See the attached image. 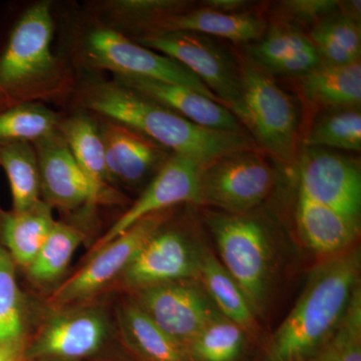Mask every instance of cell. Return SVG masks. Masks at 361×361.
<instances>
[{"label": "cell", "instance_id": "5b68a950", "mask_svg": "<svg viewBox=\"0 0 361 361\" xmlns=\"http://www.w3.org/2000/svg\"><path fill=\"white\" fill-rule=\"evenodd\" d=\"M80 54L92 68L111 71L116 77L183 85L220 103L196 75L174 59L133 42L108 25H97L85 35Z\"/></svg>", "mask_w": 361, "mask_h": 361}, {"label": "cell", "instance_id": "8992f818", "mask_svg": "<svg viewBox=\"0 0 361 361\" xmlns=\"http://www.w3.org/2000/svg\"><path fill=\"white\" fill-rule=\"evenodd\" d=\"M209 227L222 265L236 281L254 312L265 302L272 251L265 228L243 215H214Z\"/></svg>", "mask_w": 361, "mask_h": 361}, {"label": "cell", "instance_id": "7c38bea8", "mask_svg": "<svg viewBox=\"0 0 361 361\" xmlns=\"http://www.w3.org/2000/svg\"><path fill=\"white\" fill-rule=\"evenodd\" d=\"M135 303L166 334L187 348L206 324L221 315L208 294L188 281L137 289Z\"/></svg>", "mask_w": 361, "mask_h": 361}, {"label": "cell", "instance_id": "d6a6232c", "mask_svg": "<svg viewBox=\"0 0 361 361\" xmlns=\"http://www.w3.org/2000/svg\"><path fill=\"white\" fill-rule=\"evenodd\" d=\"M308 361H361V292L358 286L348 310L329 341Z\"/></svg>", "mask_w": 361, "mask_h": 361}, {"label": "cell", "instance_id": "484cf974", "mask_svg": "<svg viewBox=\"0 0 361 361\" xmlns=\"http://www.w3.org/2000/svg\"><path fill=\"white\" fill-rule=\"evenodd\" d=\"M0 167L8 178L13 212H23L42 200L39 163L32 142H1Z\"/></svg>", "mask_w": 361, "mask_h": 361}, {"label": "cell", "instance_id": "277c9868", "mask_svg": "<svg viewBox=\"0 0 361 361\" xmlns=\"http://www.w3.org/2000/svg\"><path fill=\"white\" fill-rule=\"evenodd\" d=\"M241 99L233 115L258 148L284 164L295 160L299 113L293 97L251 59L240 63Z\"/></svg>", "mask_w": 361, "mask_h": 361}, {"label": "cell", "instance_id": "d590c367", "mask_svg": "<svg viewBox=\"0 0 361 361\" xmlns=\"http://www.w3.org/2000/svg\"><path fill=\"white\" fill-rule=\"evenodd\" d=\"M206 7L215 9L226 13H239L242 7L246 6L247 2L244 0H210L206 1Z\"/></svg>", "mask_w": 361, "mask_h": 361}, {"label": "cell", "instance_id": "52a82bcc", "mask_svg": "<svg viewBox=\"0 0 361 361\" xmlns=\"http://www.w3.org/2000/svg\"><path fill=\"white\" fill-rule=\"evenodd\" d=\"M135 42L191 71L232 114L238 106L242 90L240 63L210 37L193 32H157L141 35Z\"/></svg>", "mask_w": 361, "mask_h": 361}, {"label": "cell", "instance_id": "83f0119b", "mask_svg": "<svg viewBox=\"0 0 361 361\" xmlns=\"http://www.w3.org/2000/svg\"><path fill=\"white\" fill-rule=\"evenodd\" d=\"M84 238V233L75 226L56 222L44 245L26 268L28 276L37 284L56 281L66 272Z\"/></svg>", "mask_w": 361, "mask_h": 361}, {"label": "cell", "instance_id": "ac0fdd59", "mask_svg": "<svg viewBox=\"0 0 361 361\" xmlns=\"http://www.w3.org/2000/svg\"><path fill=\"white\" fill-rule=\"evenodd\" d=\"M251 61L270 75L302 77L322 63L310 37L290 23H275L252 44Z\"/></svg>", "mask_w": 361, "mask_h": 361}, {"label": "cell", "instance_id": "d6986e66", "mask_svg": "<svg viewBox=\"0 0 361 361\" xmlns=\"http://www.w3.org/2000/svg\"><path fill=\"white\" fill-rule=\"evenodd\" d=\"M267 27L266 21L255 14L221 13L205 6L161 18L146 35L171 32H193L244 44L257 42L264 35Z\"/></svg>", "mask_w": 361, "mask_h": 361}, {"label": "cell", "instance_id": "8fae6325", "mask_svg": "<svg viewBox=\"0 0 361 361\" xmlns=\"http://www.w3.org/2000/svg\"><path fill=\"white\" fill-rule=\"evenodd\" d=\"M201 170L196 161L186 157H169L137 200L92 247L89 257L147 216L182 203L202 204Z\"/></svg>", "mask_w": 361, "mask_h": 361}, {"label": "cell", "instance_id": "5bb4252c", "mask_svg": "<svg viewBox=\"0 0 361 361\" xmlns=\"http://www.w3.org/2000/svg\"><path fill=\"white\" fill-rule=\"evenodd\" d=\"M39 163L40 196L66 212L97 204L96 194L58 130L32 142Z\"/></svg>", "mask_w": 361, "mask_h": 361}, {"label": "cell", "instance_id": "9a60e30c", "mask_svg": "<svg viewBox=\"0 0 361 361\" xmlns=\"http://www.w3.org/2000/svg\"><path fill=\"white\" fill-rule=\"evenodd\" d=\"M108 334L101 311L80 308L61 311L42 325L26 355L32 358L77 360L97 353Z\"/></svg>", "mask_w": 361, "mask_h": 361}, {"label": "cell", "instance_id": "6da1fadb", "mask_svg": "<svg viewBox=\"0 0 361 361\" xmlns=\"http://www.w3.org/2000/svg\"><path fill=\"white\" fill-rule=\"evenodd\" d=\"M78 99L87 110L141 133L201 168L227 154L258 149L250 135L201 127L115 80L90 82Z\"/></svg>", "mask_w": 361, "mask_h": 361}, {"label": "cell", "instance_id": "cb8c5ba5", "mask_svg": "<svg viewBox=\"0 0 361 361\" xmlns=\"http://www.w3.org/2000/svg\"><path fill=\"white\" fill-rule=\"evenodd\" d=\"M206 293L221 315L238 325L245 332L253 334L257 331L255 312L241 288L225 269L219 259L210 251L200 252V273Z\"/></svg>", "mask_w": 361, "mask_h": 361}, {"label": "cell", "instance_id": "603a6c76", "mask_svg": "<svg viewBox=\"0 0 361 361\" xmlns=\"http://www.w3.org/2000/svg\"><path fill=\"white\" fill-rule=\"evenodd\" d=\"M51 210L42 200L23 212L0 208V243L16 265L26 269L44 245L56 222Z\"/></svg>", "mask_w": 361, "mask_h": 361}, {"label": "cell", "instance_id": "f546056e", "mask_svg": "<svg viewBox=\"0 0 361 361\" xmlns=\"http://www.w3.org/2000/svg\"><path fill=\"white\" fill-rule=\"evenodd\" d=\"M185 6L173 0H111L101 4V11L110 23L109 27L120 32L142 30V35L161 18L183 13Z\"/></svg>", "mask_w": 361, "mask_h": 361}, {"label": "cell", "instance_id": "1f68e13d", "mask_svg": "<svg viewBox=\"0 0 361 361\" xmlns=\"http://www.w3.org/2000/svg\"><path fill=\"white\" fill-rule=\"evenodd\" d=\"M245 331L220 315L206 324L188 344L194 361H237L245 344Z\"/></svg>", "mask_w": 361, "mask_h": 361}, {"label": "cell", "instance_id": "3957f363", "mask_svg": "<svg viewBox=\"0 0 361 361\" xmlns=\"http://www.w3.org/2000/svg\"><path fill=\"white\" fill-rule=\"evenodd\" d=\"M54 28L49 1L33 4L14 26L0 54L1 111L21 104L59 102L73 90L70 68L51 51Z\"/></svg>", "mask_w": 361, "mask_h": 361}, {"label": "cell", "instance_id": "e0dca14e", "mask_svg": "<svg viewBox=\"0 0 361 361\" xmlns=\"http://www.w3.org/2000/svg\"><path fill=\"white\" fill-rule=\"evenodd\" d=\"M114 80L201 127L248 134L222 104L189 87L149 78L115 77Z\"/></svg>", "mask_w": 361, "mask_h": 361}, {"label": "cell", "instance_id": "8d00e7d4", "mask_svg": "<svg viewBox=\"0 0 361 361\" xmlns=\"http://www.w3.org/2000/svg\"><path fill=\"white\" fill-rule=\"evenodd\" d=\"M20 351V341L0 344V361H16Z\"/></svg>", "mask_w": 361, "mask_h": 361}, {"label": "cell", "instance_id": "ffe728a7", "mask_svg": "<svg viewBox=\"0 0 361 361\" xmlns=\"http://www.w3.org/2000/svg\"><path fill=\"white\" fill-rule=\"evenodd\" d=\"M296 223L304 243L327 257L350 248L360 231V221L301 195L297 198Z\"/></svg>", "mask_w": 361, "mask_h": 361}, {"label": "cell", "instance_id": "2e32d148", "mask_svg": "<svg viewBox=\"0 0 361 361\" xmlns=\"http://www.w3.org/2000/svg\"><path fill=\"white\" fill-rule=\"evenodd\" d=\"M99 130L111 185L137 186L168 159L163 147L122 123L104 118Z\"/></svg>", "mask_w": 361, "mask_h": 361}, {"label": "cell", "instance_id": "f1b7e54d", "mask_svg": "<svg viewBox=\"0 0 361 361\" xmlns=\"http://www.w3.org/2000/svg\"><path fill=\"white\" fill-rule=\"evenodd\" d=\"M305 148L361 149L360 109L324 111L315 118L304 139Z\"/></svg>", "mask_w": 361, "mask_h": 361}, {"label": "cell", "instance_id": "7a4b0ae2", "mask_svg": "<svg viewBox=\"0 0 361 361\" xmlns=\"http://www.w3.org/2000/svg\"><path fill=\"white\" fill-rule=\"evenodd\" d=\"M356 248L329 256L306 280L290 313L273 334L270 361H308L336 331L360 284Z\"/></svg>", "mask_w": 361, "mask_h": 361}, {"label": "cell", "instance_id": "30bf717a", "mask_svg": "<svg viewBox=\"0 0 361 361\" xmlns=\"http://www.w3.org/2000/svg\"><path fill=\"white\" fill-rule=\"evenodd\" d=\"M298 195L360 221V164L331 149L304 148Z\"/></svg>", "mask_w": 361, "mask_h": 361}, {"label": "cell", "instance_id": "44dd1931", "mask_svg": "<svg viewBox=\"0 0 361 361\" xmlns=\"http://www.w3.org/2000/svg\"><path fill=\"white\" fill-rule=\"evenodd\" d=\"M58 130L89 180L99 204L115 201L116 197L111 189L104 144L97 123L85 114H77L61 118Z\"/></svg>", "mask_w": 361, "mask_h": 361}, {"label": "cell", "instance_id": "74e56055", "mask_svg": "<svg viewBox=\"0 0 361 361\" xmlns=\"http://www.w3.org/2000/svg\"><path fill=\"white\" fill-rule=\"evenodd\" d=\"M338 8L341 14L353 20L360 21L361 2L360 1H339Z\"/></svg>", "mask_w": 361, "mask_h": 361}, {"label": "cell", "instance_id": "4fadbf2b", "mask_svg": "<svg viewBox=\"0 0 361 361\" xmlns=\"http://www.w3.org/2000/svg\"><path fill=\"white\" fill-rule=\"evenodd\" d=\"M200 252L195 250L182 233L159 230L142 245L123 271V282L141 289L199 278Z\"/></svg>", "mask_w": 361, "mask_h": 361}, {"label": "cell", "instance_id": "4dcf8cb0", "mask_svg": "<svg viewBox=\"0 0 361 361\" xmlns=\"http://www.w3.org/2000/svg\"><path fill=\"white\" fill-rule=\"evenodd\" d=\"M61 118L42 103L18 104L0 111V144L35 142L58 130Z\"/></svg>", "mask_w": 361, "mask_h": 361}, {"label": "cell", "instance_id": "e575fe53", "mask_svg": "<svg viewBox=\"0 0 361 361\" xmlns=\"http://www.w3.org/2000/svg\"><path fill=\"white\" fill-rule=\"evenodd\" d=\"M339 1L332 0H290L282 2V11L301 23L318 21L337 13Z\"/></svg>", "mask_w": 361, "mask_h": 361}, {"label": "cell", "instance_id": "7402d4cb", "mask_svg": "<svg viewBox=\"0 0 361 361\" xmlns=\"http://www.w3.org/2000/svg\"><path fill=\"white\" fill-rule=\"evenodd\" d=\"M304 97L324 111L360 109L361 63L336 66L320 63L300 77Z\"/></svg>", "mask_w": 361, "mask_h": 361}, {"label": "cell", "instance_id": "ba28073f", "mask_svg": "<svg viewBox=\"0 0 361 361\" xmlns=\"http://www.w3.org/2000/svg\"><path fill=\"white\" fill-rule=\"evenodd\" d=\"M274 183V170L259 149L234 152L202 168V204L242 215L262 203Z\"/></svg>", "mask_w": 361, "mask_h": 361}, {"label": "cell", "instance_id": "836d02e7", "mask_svg": "<svg viewBox=\"0 0 361 361\" xmlns=\"http://www.w3.org/2000/svg\"><path fill=\"white\" fill-rule=\"evenodd\" d=\"M23 300L16 263L0 243V344L20 341L23 334Z\"/></svg>", "mask_w": 361, "mask_h": 361}, {"label": "cell", "instance_id": "d4e9b609", "mask_svg": "<svg viewBox=\"0 0 361 361\" xmlns=\"http://www.w3.org/2000/svg\"><path fill=\"white\" fill-rule=\"evenodd\" d=\"M120 320L130 343L149 361H194L185 344L166 334L135 302L123 308Z\"/></svg>", "mask_w": 361, "mask_h": 361}, {"label": "cell", "instance_id": "4316f807", "mask_svg": "<svg viewBox=\"0 0 361 361\" xmlns=\"http://www.w3.org/2000/svg\"><path fill=\"white\" fill-rule=\"evenodd\" d=\"M308 37L325 65L343 66L360 61V21L337 11L316 23Z\"/></svg>", "mask_w": 361, "mask_h": 361}, {"label": "cell", "instance_id": "9c48e42d", "mask_svg": "<svg viewBox=\"0 0 361 361\" xmlns=\"http://www.w3.org/2000/svg\"><path fill=\"white\" fill-rule=\"evenodd\" d=\"M170 210L161 211L137 221L130 229L90 256L82 266L65 283L54 292L51 303L56 307L89 298L122 276L142 245L165 224Z\"/></svg>", "mask_w": 361, "mask_h": 361}]
</instances>
